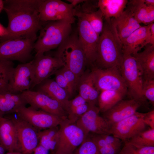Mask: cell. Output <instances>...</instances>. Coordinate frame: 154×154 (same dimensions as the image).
Wrapping results in <instances>:
<instances>
[{"label":"cell","instance_id":"cell-1","mask_svg":"<svg viewBox=\"0 0 154 154\" xmlns=\"http://www.w3.org/2000/svg\"><path fill=\"white\" fill-rule=\"evenodd\" d=\"M3 9L8 20V35L1 42L24 37H37L44 22L39 16L40 0H6Z\"/></svg>","mask_w":154,"mask_h":154},{"label":"cell","instance_id":"cell-2","mask_svg":"<svg viewBox=\"0 0 154 154\" xmlns=\"http://www.w3.org/2000/svg\"><path fill=\"white\" fill-rule=\"evenodd\" d=\"M104 20L94 64L102 69L114 67L120 68L123 55L122 43L111 18Z\"/></svg>","mask_w":154,"mask_h":154},{"label":"cell","instance_id":"cell-3","mask_svg":"<svg viewBox=\"0 0 154 154\" xmlns=\"http://www.w3.org/2000/svg\"><path fill=\"white\" fill-rule=\"evenodd\" d=\"M72 24L64 21L44 22L35 42L36 54H44L59 47L72 32Z\"/></svg>","mask_w":154,"mask_h":154},{"label":"cell","instance_id":"cell-4","mask_svg":"<svg viewBox=\"0 0 154 154\" xmlns=\"http://www.w3.org/2000/svg\"><path fill=\"white\" fill-rule=\"evenodd\" d=\"M55 56L65 66L80 78L86 64L85 54L79 40L77 31L72 32L59 47Z\"/></svg>","mask_w":154,"mask_h":154},{"label":"cell","instance_id":"cell-5","mask_svg":"<svg viewBox=\"0 0 154 154\" xmlns=\"http://www.w3.org/2000/svg\"><path fill=\"white\" fill-rule=\"evenodd\" d=\"M37 37L10 39L0 42V60L22 63L29 61Z\"/></svg>","mask_w":154,"mask_h":154},{"label":"cell","instance_id":"cell-6","mask_svg":"<svg viewBox=\"0 0 154 154\" xmlns=\"http://www.w3.org/2000/svg\"><path fill=\"white\" fill-rule=\"evenodd\" d=\"M120 70L131 98L141 103L144 101L145 98L142 90V75L135 58L131 55L123 54Z\"/></svg>","mask_w":154,"mask_h":154},{"label":"cell","instance_id":"cell-7","mask_svg":"<svg viewBox=\"0 0 154 154\" xmlns=\"http://www.w3.org/2000/svg\"><path fill=\"white\" fill-rule=\"evenodd\" d=\"M86 137L82 129L75 124L70 123L67 119L59 125V135L53 154H74L77 147Z\"/></svg>","mask_w":154,"mask_h":154},{"label":"cell","instance_id":"cell-8","mask_svg":"<svg viewBox=\"0 0 154 154\" xmlns=\"http://www.w3.org/2000/svg\"><path fill=\"white\" fill-rule=\"evenodd\" d=\"M73 6L60 0H40L39 16L42 22L64 21L75 22Z\"/></svg>","mask_w":154,"mask_h":154},{"label":"cell","instance_id":"cell-9","mask_svg":"<svg viewBox=\"0 0 154 154\" xmlns=\"http://www.w3.org/2000/svg\"><path fill=\"white\" fill-rule=\"evenodd\" d=\"M96 87L100 92L106 90L127 93L126 83L120 68L116 67L102 69L95 67L91 71Z\"/></svg>","mask_w":154,"mask_h":154},{"label":"cell","instance_id":"cell-10","mask_svg":"<svg viewBox=\"0 0 154 154\" xmlns=\"http://www.w3.org/2000/svg\"><path fill=\"white\" fill-rule=\"evenodd\" d=\"M15 113L19 117L38 131L58 127L64 120L56 116L35 109L30 106L19 107Z\"/></svg>","mask_w":154,"mask_h":154},{"label":"cell","instance_id":"cell-11","mask_svg":"<svg viewBox=\"0 0 154 154\" xmlns=\"http://www.w3.org/2000/svg\"><path fill=\"white\" fill-rule=\"evenodd\" d=\"M76 17L78 18V38L85 54L86 64H93L96 58L100 35L85 18L80 16Z\"/></svg>","mask_w":154,"mask_h":154},{"label":"cell","instance_id":"cell-12","mask_svg":"<svg viewBox=\"0 0 154 154\" xmlns=\"http://www.w3.org/2000/svg\"><path fill=\"white\" fill-rule=\"evenodd\" d=\"M27 104L35 109L65 119L67 114L60 103L40 92L28 90L21 93Z\"/></svg>","mask_w":154,"mask_h":154},{"label":"cell","instance_id":"cell-13","mask_svg":"<svg viewBox=\"0 0 154 154\" xmlns=\"http://www.w3.org/2000/svg\"><path fill=\"white\" fill-rule=\"evenodd\" d=\"M8 117L13 122L16 130L19 152L23 154H32L38 144V130L17 115Z\"/></svg>","mask_w":154,"mask_h":154},{"label":"cell","instance_id":"cell-14","mask_svg":"<svg viewBox=\"0 0 154 154\" xmlns=\"http://www.w3.org/2000/svg\"><path fill=\"white\" fill-rule=\"evenodd\" d=\"M32 61L34 79L30 90L48 78L64 65L56 56L46 55L44 54H36Z\"/></svg>","mask_w":154,"mask_h":154},{"label":"cell","instance_id":"cell-15","mask_svg":"<svg viewBox=\"0 0 154 154\" xmlns=\"http://www.w3.org/2000/svg\"><path fill=\"white\" fill-rule=\"evenodd\" d=\"M100 112L96 105L90 104L87 111L75 123L83 131L86 138L90 133L110 134V126L103 116L99 115Z\"/></svg>","mask_w":154,"mask_h":154},{"label":"cell","instance_id":"cell-16","mask_svg":"<svg viewBox=\"0 0 154 154\" xmlns=\"http://www.w3.org/2000/svg\"><path fill=\"white\" fill-rule=\"evenodd\" d=\"M34 79L32 61L18 64L12 70L10 76L8 91L21 94L31 89Z\"/></svg>","mask_w":154,"mask_h":154},{"label":"cell","instance_id":"cell-17","mask_svg":"<svg viewBox=\"0 0 154 154\" xmlns=\"http://www.w3.org/2000/svg\"><path fill=\"white\" fill-rule=\"evenodd\" d=\"M144 113L137 112L133 115L112 125L110 134L125 142L139 132L145 130L143 121Z\"/></svg>","mask_w":154,"mask_h":154},{"label":"cell","instance_id":"cell-18","mask_svg":"<svg viewBox=\"0 0 154 154\" xmlns=\"http://www.w3.org/2000/svg\"><path fill=\"white\" fill-rule=\"evenodd\" d=\"M141 103L133 99L120 100L103 113V117L111 126L135 114Z\"/></svg>","mask_w":154,"mask_h":154},{"label":"cell","instance_id":"cell-19","mask_svg":"<svg viewBox=\"0 0 154 154\" xmlns=\"http://www.w3.org/2000/svg\"><path fill=\"white\" fill-rule=\"evenodd\" d=\"M94 1L85 0L83 3L74 7L75 17L80 16L85 18L96 33L100 35L103 27V14Z\"/></svg>","mask_w":154,"mask_h":154},{"label":"cell","instance_id":"cell-20","mask_svg":"<svg viewBox=\"0 0 154 154\" xmlns=\"http://www.w3.org/2000/svg\"><path fill=\"white\" fill-rule=\"evenodd\" d=\"M150 25L141 26L122 42L123 54H135L150 44Z\"/></svg>","mask_w":154,"mask_h":154},{"label":"cell","instance_id":"cell-21","mask_svg":"<svg viewBox=\"0 0 154 154\" xmlns=\"http://www.w3.org/2000/svg\"><path fill=\"white\" fill-rule=\"evenodd\" d=\"M0 140L8 152H19V142L15 127L11 120L5 116L0 117Z\"/></svg>","mask_w":154,"mask_h":154},{"label":"cell","instance_id":"cell-22","mask_svg":"<svg viewBox=\"0 0 154 154\" xmlns=\"http://www.w3.org/2000/svg\"><path fill=\"white\" fill-rule=\"evenodd\" d=\"M111 20L121 42L141 26L126 8L119 17Z\"/></svg>","mask_w":154,"mask_h":154},{"label":"cell","instance_id":"cell-23","mask_svg":"<svg viewBox=\"0 0 154 154\" xmlns=\"http://www.w3.org/2000/svg\"><path fill=\"white\" fill-rule=\"evenodd\" d=\"M34 88L35 91L42 92L58 102L65 111L68 106L70 96L68 92L54 80L48 78Z\"/></svg>","mask_w":154,"mask_h":154},{"label":"cell","instance_id":"cell-24","mask_svg":"<svg viewBox=\"0 0 154 154\" xmlns=\"http://www.w3.org/2000/svg\"><path fill=\"white\" fill-rule=\"evenodd\" d=\"M132 56L140 68L143 80H154V45L148 44L143 51Z\"/></svg>","mask_w":154,"mask_h":154},{"label":"cell","instance_id":"cell-25","mask_svg":"<svg viewBox=\"0 0 154 154\" xmlns=\"http://www.w3.org/2000/svg\"><path fill=\"white\" fill-rule=\"evenodd\" d=\"M78 87L79 95L89 104L96 105L100 92L95 86L91 71L81 76Z\"/></svg>","mask_w":154,"mask_h":154},{"label":"cell","instance_id":"cell-26","mask_svg":"<svg viewBox=\"0 0 154 154\" xmlns=\"http://www.w3.org/2000/svg\"><path fill=\"white\" fill-rule=\"evenodd\" d=\"M89 136L97 146L100 154H118L121 141L111 134H93Z\"/></svg>","mask_w":154,"mask_h":154},{"label":"cell","instance_id":"cell-27","mask_svg":"<svg viewBox=\"0 0 154 154\" xmlns=\"http://www.w3.org/2000/svg\"><path fill=\"white\" fill-rule=\"evenodd\" d=\"M27 104L21 94L0 91V116L15 113L18 108Z\"/></svg>","mask_w":154,"mask_h":154},{"label":"cell","instance_id":"cell-28","mask_svg":"<svg viewBox=\"0 0 154 154\" xmlns=\"http://www.w3.org/2000/svg\"><path fill=\"white\" fill-rule=\"evenodd\" d=\"M128 2L127 0H99L97 6L106 20L119 17L125 10Z\"/></svg>","mask_w":154,"mask_h":154},{"label":"cell","instance_id":"cell-29","mask_svg":"<svg viewBox=\"0 0 154 154\" xmlns=\"http://www.w3.org/2000/svg\"><path fill=\"white\" fill-rule=\"evenodd\" d=\"M125 95L114 91L106 90L100 91L98 100V107L100 112L104 113L106 112L123 100Z\"/></svg>","mask_w":154,"mask_h":154},{"label":"cell","instance_id":"cell-30","mask_svg":"<svg viewBox=\"0 0 154 154\" xmlns=\"http://www.w3.org/2000/svg\"><path fill=\"white\" fill-rule=\"evenodd\" d=\"M59 129L58 127L38 131V145L52 153L54 151L58 139Z\"/></svg>","mask_w":154,"mask_h":154},{"label":"cell","instance_id":"cell-31","mask_svg":"<svg viewBox=\"0 0 154 154\" xmlns=\"http://www.w3.org/2000/svg\"><path fill=\"white\" fill-rule=\"evenodd\" d=\"M125 142L138 147L154 146V129L142 131Z\"/></svg>","mask_w":154,"mask_h":154},{"label":"cell","instance_id":"cell-32","mask_svg":"<svg viewBox=\"0 0 154 154\" xmlns=\"http://www.w3.org/2000/svg\"><path fill=\"white\" fill-rule=\"evenodd\" d=\"M126 8L131 12L140 24H144L147 12V5L143 0H131L128 2Z\"/></svg>","mask_w":154,"mask_h":154},{"label":"cell","instance_id":"cell-33","mask_svg":"<svg viewBox=\"0 0 154 154\" xmlns=\"http://www.w3.org/2000/svg\"><path fill=\"white\" fill-rule=\"evenodd\" d=\"M14 65L13 61L0 60V91H8L10 76Z\"/></svg>","mask_w":154,"mask_h":154},{"label":"cell","instance_id":"cell-34","mask_svg":"<svg viewBox=\"0 0 154 154\" xmlns=\"http://www.w3.org/2000/svg\"><path fill=\"white\" fill-rule=\"evenodd\" d=\"M118 154H154V146L138 147L125 143Z\"/></svg>","mask_w":154,"mask_h":154},{"label":"cell","instance_id":"cell-35","mask_svg":"<svg viewBox=\"0 0 154 154\" xmlns=\"http://www.w3.org/2000/svg\"><path fill=\"white\" fill-rule=\"evenodd\" d=\"M74 154H100L96 145L88 135Z\"/></svg>","mask_w":154,"mask_h":154},{"label":"cell","instance_id":"cell-36","mask_svg":"<svg viewBox=\"0 0 154 154\" xmlns=\"http://www.w3.org/2000/svg\"><path fill=\"white\" fill-rule=\"evenodd\" d=\"M142 92L146 98L152 105L154 104V80H143L142 85Z\"/></svg>","mask_w":154,"mask_h":154},{"label":"cell","instance_id":"cell-37","mask_svg":"<svg viewBox=\"0 0 154 154\" xmlns=\"http://www.w3.org/2000/svg\"><path fill=\"white\" fill-rule=\"evenodd\" d=\"M60 70L74 92L78 87L80 78L65 66H63Z\"/></svg>","mask_w":154,"mask_h":154},{"label":"cell","instance_id":"cell-38","mask_svg":"<svg viewBox=\"0 0 154 154\" xmlns=\"http://www.w3.org/2000/svg\"><path fill=\"white\" fill-rule=\"evenodd\" d=\"M54 74L55 80L56 83L68 92L69 96L72 95L74 92L71 89L60 69L57 70Z\"/></svg>","mask_w":154,"mask_h":154},{"label":"cell","instance_id":"cell-39","mask_svg":"<svg viewBox=\"0 0 154 154\" xmlns=\"http://www.w3.org/2000/svg\"><path fill=\"white\" fill-rule=\"evenodd\" d=\"M143 121L146 125L149 126L150 128L154 129V110L146 113H144Z\"/></svg>","mask_w":154,"mask_h":154},{"label":"cell","instance_id":"cell-40","mask_svg":"<svg viewBox=\"0 0 154 154\" xmlns=\"http://www.w3.org/2000/svg\"><path fill=\"white\" fill-rule=\"evenodd\" d=\"M154 21V6L147 5V12L144 24L147 25L153 23Z\"/></svg>","mask_w":154,"mask_h":154},{"label":"cell","instance_id":"cell-41","mask_svg":"<svg viewBox=\"0 0 154 154\" xmlns=\"http://www.w3.org/2000/svg\"><path fill=\"white\" fill-rule=\"evenodd\" d=\"M49 151L40 145L34 150L33 154H49Z\"/></svg>","mask_w":154,"mask_h":154},{"label":"cell","instance_id":"cell-42","mask_svg":"<svg viewBox=\"0 0 154 154\" xmlns=\"http://www.w3.org/2000/svg\"><path fill=\"white\" fill-rule=\"evenodd\" d=\"M8 35V32L7 28L0 23V40L5 38Z\"/></svg>","mask_w":154,"mask_h":154},{"label":"cell","instance_id":"cell-43","mask_svg":"<svg viewBox=\"0 0 154 154\" xmlns=\"http://www.w3.org/2000/svg\"><path fill=\"white\" fill-rule=\"evenodd\" d=\"M150 31L151 33L150 44L154 45V23H153L150 25Z\"/></svg>","mask_w":154,"mask_h":154},{"label":"cell","instance_id":"cell-44","mask_svg":"<svg viewBox=\"0 0 154 154\" xmlns=\"http://www.w3.org/2000/svg\"><path fill=\"white\" fill-rule=\"evenodd\" d=\"M66 1L71 4L74 7L83 3L85 1L84 0H67Z\"/></svg>","mask_w":154,"mask_h":154},{"label":"cell","instance_id":"cell-45","mask_svg":"<svg viewBox=\"0 0 154 154\" xmlns=\"http://www.w3.org/2000/svg\"><path fill=\"white\" fill-rule=\"evenodd\" d=\"M6 151L0 140V154H5Z\"/></svg>","mask_w":154,"mask_h":154},{"label":"cell","instance_id":"cell-46","mask_svg":"<svg viewBox=\"0 0 154 154\" xmlns=\"http://www.w3.org/2000/svg\"><path fill=\"white\" fill-rule=\"evenodd\" d=\"M145 3L147 5H151L154 6V0H143Z\"/></svg>","mask_w":154,"mask_h":154},{"label":"cell","instance_id":"cell-47","mask_svg":"<svg viewBox=\"0 0 154 154\" xmlns=\"http://www.w3.org/2000/svg\"><path fill=\"white\" fill-rule=\"evenodd\" d=\"M4 7V1L0 0V13L3 10Z\"/></svg>","mask_w":154,"mask_h":154},{"label":"cell","instance_id":"cell-48","mask_svg":"<svg viewBox=\"0 0 154 154\" xmlns=\"http://www.w3.org/2000/svg\"><path fill=\"white\" fill-rule=\"evenodd\" d=\"M51 154H52V153H51Z\"/></svg>","mask_w":154,"mask_h":154},{"label":"cell","instance_id":"cell-49","mask_svg":"<svg viewBox=\"0 0 154 154\" xmlns=\"http://www.w3.org/2000/svg\"><path fill=\"white\" fill-rule=\"evenodd\" d=\"M0 117H1L0 116Z\"/></svg>","mask_w":154,"mask_h":154}]
</instances>
